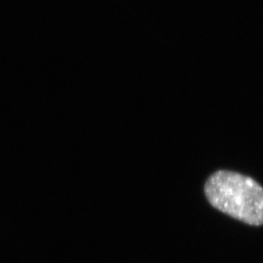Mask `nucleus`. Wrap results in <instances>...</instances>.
<instances>
[{"mask_svg":"<svg viewBox=\"0 0 263 263\" xmlns=\"http://www.w3.org/2000/svg\"><path fill=\"white\" fill-rule=\"evenodd\" d=\"M213 207L250 226H263V187L254 179L230 171H218L205 184Z\"/></svg>","mask_w":263,"mask_h":263,"instance_id":"1","label":"nucleus"}]
</instances>
